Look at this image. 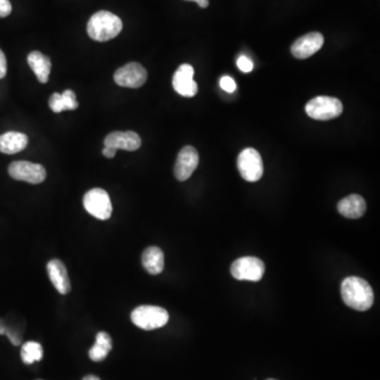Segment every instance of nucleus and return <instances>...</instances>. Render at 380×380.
<instances>
[{
  "label": "nucleus",
  "mask_w": 380,
  "mask_h": 380,
  "mask_svg": "<svg viewBox=\"0 0 380 380\" xmlns=\"http://www.w3.org/2000/svg\"><path fill=\"white\" fill-rule=\"evenodd\" d=\"M341 296L344 303L353 310L365 312L374 303L371 285L359 277H348L341 283Z\"/></svg>",
  "instance_id": "f257e3e1"
},
{
  "label": "nucleus",
  "mask_w": 380,
  "mask_h": 380,
  "mask_svg": "<svg viewBox=\"0 0 380 380\" xmlns=\"http://www.w3.org/2000/svg\"><path fill=\"white\" fill-rule=\"evenodd\" d=\"M122 30L120 17L108 11H99L89 19L87 32L95 42H103L113 39Z\"/></svg>",
  "instance_id": "f03ea898"
},
{
  "label": "nucleus",
  "mask_w": 380,
  "mask_h": 380,
  "mask_svg": "<svg viewBox=\"0 0 380 380\" xmlns=\"http://www.w3.org/2000/svg\"><path fill=\"white\" fill-rule=\"evenodd\" d=\"M169 315L165 308L156 305L137 306L131 312V321L145 331L160 329L167 324Z\"/></svg>",
  "instance_id": "7ed1b4c3"
},
{
  "label": "nucleus",
  "mask_w": 380,
  "mask_h": 380,
  "mask_svg": "<svg viewBox=\"0 0 380 380\" xmlns=\"http://www.w3.org/2000/svg\"><path fill=\"white\" fill-rule=\"evenodd\" d=\"M343 106L335 97L317 96L310 99L305 106V112L310 118L317 120H329L341 115Z\"/></svg>",
  "instance_id": "20e7f679"
},
{
  "label": "nucleus",
  "mask_w": 380,
  "mask_h": 380,
  "mask_svg": "<svg viewBox=\"0 0 380 380\" xmlns=\"http://www.w3.org/2000/svg\"><path fill=\"white\" fill-rule=\"evenodd\" d=\"M236 165L241 177L245 181L257 182L263 175L264 167L261 156L253 148L242 150L239 154Z\"/></svg>",
  "instance_id": "39448f33"
},
{
  "label": "nucleus",
  "mask_w": 380,
  "mask_h": 380,
  "mask_svg": "<svg viewBox=\"0 0 380 380\" xmlns=\"http://www.w3.org/2000/svg\"><path fill=\"white\" fill-rule=\"evenodd\" d=\"M230 272L236 280L258 282L264 276L265 265L259 258L242 257L232 262Z\"/></svg>",
  "instance_id": "423d86ee"
},
{
  "label": "nucleus",
  "mask_w": 380,
  "mask_h": 380,
  "mask_svg": "<svg viewBox=\"0 0 380 380\" xmlns=\"http://www.w3.org/2000/svg\"><path fill=\"white\" fill-rule=\"evenodd\" d=\"M84 207L91 215L99 220H108L112 215L109 194L101 188H93L84 194Z\"/></svg>",
  "instance_id": "0eeeda50"
},
{
  "label": "nucleus",
  "mask_w": 380,
  "mask_h": 380,
  "mask_svg": "<svg viewBox=\"0 0 380 380\" xmlns=\"http://www.w3.org/2000/svg\"><path fill=\"white\" fill-rule=\"evenodd\" d=\"M8 175L17 181L27 182L30 184H40L46 179V171L40 164L16 160L8 166Z\"/></svg>",
  "instance_id": "6e6552de"
},
{
  "label": "nucleus",
  "mask_w": 380,
  "mask_h": 380,
  "mask_svg": "<svg viewBox=\"0 0 380 380\" xmlns=\"http://www.w3.org/2000/svg\"><path fill=\"white\" fill-rule=\"evenodd\" d=\"M147 80V71L139 63H129L114 73V82L120 87L137 89Z\"/></svg>",
  "instance_id": "1a4fd4ad"
},
{
  "label": "nucleus",
  "mask_w": 380,
  "mask_h": 380,
  "mask_svg": "<svg viewBox=\"0 0 380 380\" xmlns=\"http://www.w3.org/2000/svg\"><path fill=\"white\" fill-rule=\"evenodd\" d=\"M198 165V153L192 146H185L177 154L175 175L177 181L184 182L191 177Z\"/></svg>",
  "instance_id": "9d476101"
},
{
  "label": "nucleus",
  "mask_w": 380,
  "mask_h": 380,
  "mask_svg": "<svg viewBox=\"0 0 380 380\" xmlns=\"http://www.w3.org/2000/svg\"><path fill=\"white\" fill-rule=\"evenodd\" d=\"M194 70L188 63L179 65L172 78V87L184 97H192L198 93V84L194 80Z\"/></svg>",
  "instance_id": "9b49d317"
},
{
  "label": "nucleus",
  "mask_w": 380,
  "mask_h": 380,
  "mask_svg": "<svg viewBox=\"0 0 380 380\" xmlns=\"http://www.w3.org/2000/svg\"><path fill=\"white\" fill-rule=\"evenodd\" d=\"M324 37L319 32H312L298 38L291 46V54L296 58L305 59L312 56L322 48Z\"/></svg>",
  "instance_id": "f8f14e48"
},
{
  "label": "nucleus",
  "mask_w": 380,
  "mask_h": 380,
  "mask_svg": "<svg viewBox=\"0 0 380 380\" xmlns=\"http://www.w3.org/2000/svg\"><path fill=\"white\" fill-rule=\"evenodd\" d=\"M103 144L107 147L114 148V149H122L126 151H135L139 149L141 145V139L137 133L133 131H115V132L109 133L106 137Z\"/></svg>",
  "instance_id": "ddd939ff"
},
{
  "label": "nucleus",
  "mask_w": 380,
  "mask_h": 380,
  "mask_svg": "<svg viewBox=\"0 0 380 380\" xmlns=\"http://www.w3.org/2000/svg\"><path fill=\"white\" fill-rule=\"evenodd\" d=\"M49 278L61 295H67L71 291V283L68 276L67 268L61 260H51L46 265Z\"/></svg>",
  "instance_id": "4468645a"
},
{
  "label": "nucleus",
  "mask_w": 380,
  "mask_h": 380,
  "mask_svg": "<svg viewBox=\"0 0 380 380\" xmlns=\"http://www.w3.org/2000/svg\"><path fill=\"white\" fill-rule=\"evenodd\" d=\"M337 209L340 215L348 219H359L367 210V203L359 194H350L338 203Z\"/></svg>",
  "instance_id": "2eb2a0df"
},
{
  "label": "nucleus",
  "mask_w": 380,
  "mask_h": 380,
  "mask_svg": "<svg viewBox=\"0 0 380 380\" xmlns=\"http://www.w3.org/2000/svg\"><path fill=\"white\" fill-rule=\"evenodd\" d=\"M27 63L35 73L36 77L42 84H46L50 76L52 63L50 57L42 54L39 51H33L27 55Z\"/></svg>",
  "instance_id": "dca6fc26"
},
{
  "label": "nucleus",
  "mask_w": 380,
  "mask_h": 380,
  "mask_svg": "<svg viewBox=\"0 0 380 380\" xmlns=\"http://www.w3.org/2000/svg\"><path fill=\"white\" fill-rule=\"evenodd\" d=\"M29 143V139L25 133L10 132L0 135V152L6 154H15L23 151Z\"/></svg>",
  "instance_id": "f3484780"
},
{
  "label": "nucleus",
  "mask_w": 380,
  "mask_h": 380,
  "mask_svg": "<svg viewBox=\"0 0 380 380\" xmlns=\"http://www.w3.org/2000/svg\"><path fill=\"white\" fill-rule=\"evenodd\" d=\"M141 263L144 268L149 274H158L164 270V253L162 249L156 246H150L146 248L141 257Z\"/></svg>",
  "instance_id": "a211bd4d"
},
{
  "label": "nucleus",
  "mask_w": 380,
  "mask_h": 380,
  "mask_svg": "<svg viewBox=\"0 0 380 380\" xmlns=\"http://www.w3.org/2000/svg\"><path fill=\"white\" fill-rule=\"evenodd\" d=\"M112 350V339L109 334L106 331H99L96 335L95 344L89 350V357L91 360L99 362L106 359V357Z\"/></svg>",
  "instance_id": "6ab92c4d"
},
{
  "label": "nucleus",
  "mask_w": 380,
  "mask_h": 380,
  "mask_svg": "<svg viewBox=\"0 0 380 380\" xmlns=\"http://www.w3.org/2000/svg\"><path fill=\"white\" fill-rule=\"evenodd\" d=\"M42 356L44 350L38 342L29 341L21 348V359L25 365H32L35 361L42 360Z\"/></svg>",
  "instance_id": "aec40b11"
},
{
  "label": "nucleus",
  "mask_w": 380,
  "mask_h": 380,
  "mask_svg": "<svg viewBox=\"0 0 380 380\" xmlns=\"http://www.w3.org/2000/svg\"><path fill=\"white\" fill-rule=\"evenodd\" d=\"M49 106H50V109L54 113H61V112L67 110L65 109V103H63L61 93H53L51 95L50 99H49Z\"/></svg>",
  "instance_id": "412c9836"
},
{
  "label": "nucleus",
  "mask_w": 380,
  "mask_h": 380,
  "mask_svg": "<svg viewBox=\"0 0 380 380\" xmlns=\"http://www.w3.org/2000/svg\"><path fill=\"white\" fill-rule=\"evenodd\" d=\"M63 103H65V109L75 110L78 108V101L76 99L75 93L72 90H65L61 93Z\"/></svg>",
  "instance_id": "4be33fe9"
},
{
  "label": "nucleus",
  "mask_w": 380,
  "mask_h": 380,
  "mask_svg": "<svg viewBox=\"0 0 380 380\" xmlns=\"http://www.w3.org/2000/svg\"><path fill=\"white\" fill-rule=\"evenodd\" d=\"M220 86L228 93L234 92L236 90V82L230 76H223L220 80Z\"/></svg>",
  "instance_id": "5701e85b"
},
{
  "label": "nucleus",
  "mask_w": 380,
  "mask_h": 380,
  "mask_svg": "<svg viewBox=\"0 0 380 380\" xmlns=\"http://www.w3.org/2000/svg\"><path fill=\"white\" fill-rule=\"evenodd\" d=\"M239 69L244 73H249L253 70V63L251 59L247 58L246 56L239 57L238 61H236Z\"/></svg>",
  "instance_id": "b1692460"
},
{
  "label": "nucleus",
  "mask_w": 380,
  "mask_h": 380,
  "mask_svg": "<svg viewBox=\"0 0 380 380\" xmlns=\"http://www.w3.org/2000/svg\"><path fill=\"white\" fill-rule=\"evenodd\" d=\"M12 12V4L8 0H0V18L8 16Z\"/></svg>",
  "instance_id": "393cba45"
},
{
  "label": "nucleus",
  "mask_w": 380,
  "mask_h": 380,
  "mask_svg": "<svg viewBox=\"0 0 380 380\" xmlns=\"http://www.w3.org/2000/svg\"><path fill=\"white\" fill-rule=\"evenodd\" d=\"M8 72V63H6V55L0 50V80L6 75Z\"/></svg>",
  "instance_id": "a878e982"
},
{
  "label": "nucleus",
  "mask_w": 380,
  "mask_h": 380,
  "mask_svg": "<svg viewBox=\"0 0 380 380\" xmlns=\"http://www.w3.org/2000/svg\"><path fill=\"white\" fill-rule=\"evenodd\" d=\"M6 335L8 336V339H10V341L12 342L14 346H19V344H20V338H19L16 334L11 331L10 329H6Z\"/></svg>",
  "instance_id": "bb28decb"
},
{
  "label": "nucleus",
  "mask_w": 380,
  "mask_h": 380,
  "mask_svg": "<svg viewBox=\"0 0 380 380\" xmlns=\"http://www.w3.org/2000/svg\"><path fill=\"white\" fill-rule=\"evenodd\" d=\"M116 151H118V150L114 149V148L107 147V146H105V148L103 149V154L107 158H112L115 156Z\"/></svg>",
  "instance_id": "cd10ccee"
},
{
  "label": "nucleus",
  "mask_w": 380,
  "mask_h": 380,
  "mask_svg": "<svg viewBox=\"0 0 380 380\" xmlns=\"http://www.w3.org/2000/svg\"><path fill=\"white\" fill-rule=\"evenodd\" d=\"M186 1H194L198 4L202 8H207L209 6L208 0H186Z\"/></svg>",
  "instance_id": "c85d7f7f"
},
{
  "label": "nucleus",
  "mask_w": 380,
  "mask_h": 380,
  "mask_svg": "<svg viewBox=\"0 0 380 380\" xmlns=\"http://www.w3.org/2000/svg\"><path fill=\"white\" fill-rule=\"evenodd\" d=\"M6 327H4V323H2V321L0 320V335H6Z\"/></svg>",
  "instance_id": "c756f323"
},
{
  "label": "nucleus",
  "mask_w": 380,
  "mask_h": 380,
  "mask_svg": "<svg viewBox=\"0 0 380 380\" xmlns=\"http://www.w3.org/2000/svg\"><path fill=\"white\" fill-rule=\"evenodd\" d=\"M82 380H101L97 376L95 375H87L82 378Z\"/></svg>",
  "instance_id": "7c9ffc66"
},
{
  "label": "nucleus",
  "mask_w": 380,
  "mask_h": 380,
  "mask_svg": "<svg viewBox=\"0 0 380 380\" xmlns=\"http://www.w3.org/2000/svg\"><path fill=\"white\" fill-rule=\"evenodd\" d=\"M267 380H274V379H267Z\"/></svg>",
  "instance_id": "2f4dec72"
}]
</instances>
